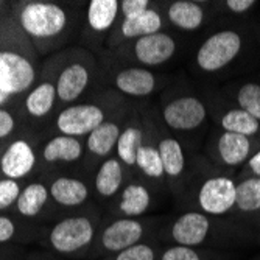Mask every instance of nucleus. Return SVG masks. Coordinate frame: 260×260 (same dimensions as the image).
Returning a JSON list of instances; mask_svg holds the SVG:
<instances>
[{"label": "nucleus", "mask_w": 260, "mask_h": 260, "mask_svg": "<svg viewBox=\"0 0 260 260\" xmlns=\"http://www.w3.org/2000/svg\"><path fill=\"white\" fill-rule=\"evenodd\" d=\"M254 231L234 218L212 217L197 210H184L179 215L164 220L157 232L162 245L228 251L252 240Z\"/></svg>", "instance_id": "nucleus-1"}, {"label": "nucleus", "mask_w": 260, "mask_h": 260, "mask_svg": "<svg viewBox=\"0 0 260 260\" xmlns=\"http://www.w3.org/2000/svg\"><path fill=\"white\" fill-rule=\"evenodd\" d=\"M162 221L164 220L157 217H112L106 224L100 226L95 245L90 254L109 257L137 243L154 239L157 240V232Z\"/></svg>", "instance_id": "nucleus-2"}, {"label": "nucleus", "mask_w": 260, "mask_h": 260, "mask_svg": "<svg viewBox=\"0 0 260 260\" xmlns=\"http://www.w3.org/2000/svg\"><path fill=\"white\" fill-rule=\"evenodd\" d=\"M99 218L86 214L70 215L56 221L45 235L49 248L67 257L87 255L92 252L99 235Z\"/></svg>", "instance_id": "nucleus-3"}, {"label": "nucleus", "mask_w": 260, "mask_h": 260, "mask_svg": "<svg viewBox=\"0 0 260 260\" xmlns=\"http://www.w3.org/2000/svg\"><path fill=\"white\" fill-rule=\"evenodd\" d=\"M237 197V181L228 175H210L195 185L185 210H197L212 217L232 218Z\"/></svg>", "instance_id": "nucleus-4"}, {"label": "nucleus", "mask_w": 260, "mask_h": 260, "mask_svg": "<svg viewBox=\"0 0 260 260\" xmlns=\"http://www.w3.org/2000/svg\"><path fill=\"white\" fill-rule=\"evenodd\" d=\"M243 49V38L237 30L224 28L212 33L195 55V64L206 74H215L235 61Z\"/></svg>", "instance_id": "nucleus-5"}, {"label": "nucleus", "mask_w": 260, "mask_h": 260, "mask_svg": "<svg viewBox=\"0 0 260 260\" xmlns=\"http://www.w3.org/2000/svg\"><path fill=\"white\" fill-rule=\"evenodd\" d=\"M19 23L33 39H52L64 31L67 14L52 2H28L20 10Z\"/></svg>", "instance_id": "nucleus-6"}, {"label": "nucleus", "mask_w": 260, "mask_h": 260, "mask_svg": "<svg viewBox=\"0 0 260 260\" xmlns=\"http://www.w3.org/2000/svg\"><path fill=\"white\" fill-rule=\"evenodd\" d=\"M35 80V66L25 55L14 50H0V108L11 97L27 92Z\"/></svg>", "instance_id": "nucleus-7"}, {"label": "nucleus", "mask_w": 260, "mask_h": 260, "mask_svg": "<svg viewBox=\"0 0 260 260\" xmlns=\"http://www.w3.org/2000/svg\"><path fill=\"white\" fill-rule=\"evenodd\" d=\"M160 119L170 131L190 133L206 123L207 108L195 95H178L162 106Z\"/></svg>", "instance_id": "nucleus-8"}, {"label": "nucleus", "mask_w": 260, "mask_h": 260, "mask_svg": "<svg viewBox=\"0 0 260 260\" xmlns=\"http://www.w3.org/2000/svg\"><path fill=\"white\" fill-rule=\"evenodd\" d=\"M178 50L176 39L167 33L159 31L150 36L131 41L129 45V58L137 61L145 67H159L169 62Z\"/></svg>", "instance_id": "nucleus-9"}, {"label": "nucleus", "mask_w": 260, "mask_h": 260, "mask_svg": "<svg viewBox=\"0 0 260 260\" xmlns=\"http://www.w3.org/2000/svg\"><path fill=\"white\" fill-rule=\"evenodd\" d=\"M106 122V114L102 106L92 103L74 105L62 109L56 119V126L64 136H89Z\"/></svg>", "instance_id": "nucleus-10"}, {"label": "nucleus", "mask_w": 260, "mask_h": 260, "mask_svg": "<svg viewBox=\"0 0 260 260\" xmlns=\"http://www.w3.org/2000/svg\"><path fill=\"white\" fill-rule=\"evenodd\" d=\"M232 218L252 231H260V178L242 176L237 181V197Z\"/></svg>", "instance_id": "nucleus-11"}, {"label": "nucleus", "mask_w": 260, "mask_h": 260, "mask_svg": "<svg viewBox=\"0 0 260 260\" xmlns=\"http://www.w3.org/2000/svg\"><path fill=\"white\" fill-rule=\"evenodd\" d=\"M153 206L154 198L151 188L140 181H129L122 188L119 200L115 203L114 217L142 218L148 215Z\"/></svg>", "instance_id": "nucleus-12"}, {"label": "nucleus", "mask_w": 260, "mask_h": 260, "mask_svg": "<svg viewBox=\"0 0 260 260\" xmlns=\"http://www.w3.org/2000/svg\"><path fill=\"white\" fill-rule=\"evenodd\" d=\"M255 140L251 137L221 131L215 140V159L229 169H239L255 151Z\"/></svg>", "instance_id": "nucleus-13"}, {"label": "nucleus", "mask_w": 260, "mask_h": 260, "mask_svg": "<svg viewBox=\"0 0 260 260\" xmlns=\"http://www.w3.org/2000/svg\"><path fill=\"white\" fill-rule=\"evenodd\" d=\"M156 145L160 153L165 184L173 190V188H176L184 181L187 172L185 150L181 142L173 136H162V137L159 136Z\"/></svg>", "instance_id": "nucleus-14"}, {"label": "nucleus", "mask_w": 260, "mask_h": 260, "mask_svg": "<svg viewBox=\"0 0 260 260\" xmlns=\"http://www.w3.org/2000/svg\"><path fill=\"white\" fill-rule=\"evenodd\" d=\"M114 84L120 93L131 99L150 97L157 89L159 78L145 67H125L114 77Z\"/></svg>", "instance_id": "nucleus-15"}, {"label": "nucleus", "mask_w": 260, "mask_h": 260, "mask_svg": "<svg viewBox=\"0 0 260 260\" xmlns=\"http://www.w3.org/2000/svg\"><path fill=\"white\" fill-rule=\"evenodd\" d=\"M36 165V154L27 140L19 139L8 145L0 157V170L8 179L25 178Z\"/></svg>", "instance_id": "nucleus-16"}, {"label": "nucleus", "mask_w": 260, "mask_h": 260, "mask_svg": "<svg viewBox=\"0 0 260 260\" xmlns=\"http://www.w3.org/2000/svg\"><path fill=\"white\" fill-rule=\"evenodd\" d=\"M126 182V167L117 156H109L103 160L95 175V192L102 198L111 200L120 195Z\"/></svg>", "instance_id": "nucleus-17"}, {"label": "nucleus", "mask_w": 260, "mask_h": 260, "mask_svg": "<svg viewBox=\"0 0 260 260\" xmlns=\"http://www.w3.org/2000/svg\"><path fill=\"white\" fill-rule=\"evenodd\" d=\"M89 81H90V75H89V69L86 66L80 62L70 64L58 77V81L55 84L56 97L64 103L75 102L87 89Z\"/></svg>", "instance_id": "nucleus-18"}, {"label": "nucleus", "mask_w": 260, "mask_h": 260, "mask_svg": "<svg viewBox=\"0 0 260 260\" xmlns=\"http://www.w3.org/2000/svg\"><path fill=\"white\" fill-rule=\"evenodd\" d=\"M167 19L181 31L192 33L203 27L206 11L201 4L192 0H175L167 8Z\"/></svg>", "instance_id": "nucleus-19"}, {"label": "nucleus", "mask_w": 260, "mask_h": 260, "mask_svg": "<svg viewBox=\"0 0 260 260\" xmlns=\"http://www.w3.org/2000/svg\"><path fill=\"white\" fill-rule=\"evenodd\" d=\"M164 30V17L156 8H150L144 14L131 19H122L119 25V36L122 41H136Z\"/></svg>", "instance_id": "nucleus-20"}, {"label": "nucleus", "mask_w": 260, "mask_h": 260, "mask_svg": "<svg viewBox=\"0 0 260 260\" xmlns=\"http://www.w3.org/2000/svg\"><path fill=\"white\" fill-rule=\"evenodd\" d=\"M144 142H145L144 126H142V123L137 119H131L125 125V128L119 137V142H117V147H115L117 159H119L128 170L136 169L137 151L142 145H144Z\"/></svg>", "instance_id": "nucleus-21"}, {"label": "nucleus", "mask_w": 260, "mask_h": 260, "mask_svg": "<svg viewBox=\"0 0 260 260\" xmlns=\"http://www.w3.org/2000/svg\"><path fill=\"white\" fill-rule=\"evenodd\" d=\"M50 197L62 207H80L89 198V188L77 178L61 176L52 182Z\"/></svg>", "instance_id": "nucleus-22"}, {"label": "nucleus", "mask_w": 260, "mask_h": 260, "mask_svg": "<svg viewBox=\"0 0 260 260\" xmlns=\"http://www.w3.org/2000/svg\"><path fill=\"white\" fill-rule=\"evenodd\" d=\"M125 126H122L115 120H106L103 122L97 129H93L86 140L87 150L95 154L97 157L108 159L109 154L115 150L117 142L122 134Z\"/></svg>", "instance_id": "nucleus-23"}, {"label": "nucleus", "mask_w": 260, "mask_h": 260, "mask_svg": "<svg viewBox=\"0 0 260 260\" xmlns=\"http://www.w3.org/2000/svg\"><path fill=\"white\" fill-rule=\"evenodd\" d=\"M49 197H50V190L44 184L41 182L28 184L17 198V203H16L17 214L27 220H33L39 217L42 214L44 207L47 206Z\"/></svg>", "instance_id": "nucleus-24"}, {"label": "nucleus", "mask_w": 260, "mask_h": 260, "mask_svg": "<svg viewBox=\"0 0 260 260\" xmlns=\"http://www.w3.org/2000/svg\"><path fill=\"white\" fill-rule=\"evenodd\" d=\"M83 156V144L72 136H56L47 142L42 157L47 162H75Z\"/></svg>", "instance_id": "nucleus-25"}, {"label": "nucleus", "mask_w": 260, "mask_h": 260, "mask_svg": "<svg viewBox=\"0 0 260 260\" xmlns=\"http://www.w3.org/2000/svg\"><path fill=\"white\" fill-rule=\"evenodd\" d=\"M136 169L144 175L147 179H150L156 185L165 184V175L160 160V153L157 150V145L153 144V140H145L137 151L136 159Z\"/></svg>", "instance_id": "nucleus-26"}, {"label": "nucleus", "mask_w": 260, "mask_h": 260, "mask_svg": "<svg viewBox=\"0 0 260 260\" xmlns=\"http://www.w3.org/2000/svg\"><path fill=\"white\" fill-rule=\"evenodd\" d=\"M120 13L117 0H92L87 7V23L95 33H106L112 28Z\"/></svg>", "instance_id": "nucleus-27"}, {"label": "nucleus", "mask_w": 260, "mask_h": 260, "mask_svg": "<svg viewBox=\"0 0 260 260\" xmlns=\"http://www.w3.org/2000/svg\"><path fill=\"white\" fill-rule=\"evenodd\" d=\"M221 131L242 134L246 137H255L260 134V122L246 111L240 108H232L223 112L218 119Z\"/></svg>", "instance_id": "nucleus-28"}, {"label": "nucleus", "mask_w": 260, "mask_h": 260, "mask_svg": "<svg viewBox=\"0 0 260 260\" xmlns=\"http://www.w3.org/2000/svg\"><path fill=\"white\" fill-rule=\"evenodd\" d=\"M159 260H232L228 251L162 245Z\"/></svg>", "instance_id": "nucleus-29"}, {"label": "nucleus", "mask_w": 260, "mask_h": 260, "mask_svg": "<svg viewBox=\"0 0 260 260\" xmlns=\"http://www.w3.org/2000/svg\"><path fill=\"white\" fill-rule=\"evenodd\" d=\"M55 99L56 86L50 81H44L28 92L25 99V109L31 117H44L52 111Z\"/></svg>", "instance_id": "nucleus-30"}, {"label": "nucleus", "mask_w": 260, "mask_h": 260, "mask_svg": "<svg viewBox=\"0 0 260 260\" xmlns=\"http://www.w3.org/2000/svg\"><path fill=\"white\" fill-rule=\"evenodd\" d=\"M162 243L154 240H147L129 246L114 255L106 257V260H159Z\"/></svg>", "instance_id": "nucleus-31"}, {"label": "nucleus", "mask_w": 260, "mask_h": 260, "mask_svg": "<svg viewBox=\"0 0 260 260\" xmlns=\"http://www.w3.org/2000/svg\"><path fill=\"white\" fill-rule=\"evenodd\" d=\"M237 108L251 114L254 119L260 122V84L258 83H245L235 92Z\"/></svg>", "instance_id": "nucleus-32"}, {"label": "nucleus", "mask_w": 260, "mask_h": 260, "mask_svg": "<svg viewBox=\"0 0 260 260\" xmlns=\"http://www.w3.org/2000/svg\"><path fill=\"white\" fill-rule=\"evenodd\" d=\"M20 192L22 190L17 181L8 178L0 181V210H7L11 206H16Z\"/></svg>", "instance_id": "nucleus-33"}, {"label": "nucleus", "mask_w": 260, "mask_h": 260, "mask_svg": "<svg viewBox=\"0 0 260 260\" xmlns=\"http://www.w3.org/2000/svg\"><path fill=\"white\" fill-rule=\"evenodd\" d=\"M22 229L16 223V220L10 215H0V246L13 243L19 239Z\"/></svg>", "instance_id": "nucleus-34"}, {"label": "nucleus", "mask_w": 260, "mask_h": 260, "mask_svg": "<svg viewBox=\"0 0 260 260\" xmlns=\"http://www.w3.org/2000/svg\"><path fill=\"white\" fill-rule=\"evenodd\" d=\"M151 8L148 0H122L120 2V14L123 19H131L144 14Z\"/></svg>", "instance_id": "nucleus-35"}, {"label": "nucleus", "mask_w": 260, "mask_h": 260, "mask_svg": "<svg viewBox=\"0 0 260 260\" xmlns=\"http://www.w3.org/2000/svg\"><path fill=\"white\" fill-rule=\"evenodd\" d=\"M16 122L14 117L10 111H7L5 108H0V139L8 137L13 131H14Z\"/></svg>", "instance_id": "nucleus-36"}, {"label": "nucleus", "mask_w": 260, "mask_h": 260, "mask_svg": "<svg viewBox=\"0 0 260 260\" xmlns=\"http://www.w3.org/2000/svg\"><path fill=\"white\" fill-rule=\"evenodd\" d=\"M223 5L234 14H245L249 10H252L257 5V2H254V0H226Z\"/></svg>", "instance_id": "nucleus-37"}, {"label": "nucleus", "mask_w": 260, "mask_h": 260, "mask_svg": "<svg viewBox=\"0 0 260 260\" xmlns=\"http://www.w3.org/2000/svg\"><path fill=\"white\" fill-rule=\"evenodd\" d=\"M242 176H257L260 178V148L254 151V154L248 159L243 165V175Z\"/></svg>", "instance_id": "nucleus-38"}, {"label": "nucleus", "mask_w": 260, "mask_h": 260, "mask_svg": "<svg viewBox=\"0 0 260 260\" xmlns=\"http://www.w3.org/2000/svg\"><path fill=\"white\" fill-rule=\"evenodd\" d=\"M2 254H4V249H2V246H0V257H2Z\"/></svg>", "instance_id": "nucleus-39"}, {"label": "nucleus", "mask_w": 260, "mask_h": 260, "mask_svg": "<svg viewBox=\"0 0 260 260\" xmlns=\"http://www.w3.org/2000/svg\"><path fill=\"white\" fill-rule=\"evenodd\" d=\"M0 5H2V2H0Z\"/></svg>", "instance_id": "nucleus-40"}]
</instances>
